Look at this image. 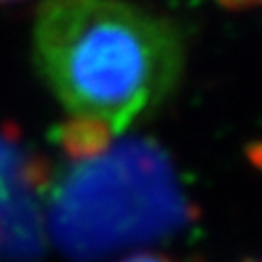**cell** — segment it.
Masks as SVG:
<instances>
[{
    "label": "cell",
    "instance_id": "1",
    "mask_svg": "<svg viewBox=\"0 0 262 262\" xmlns=\"http://www.w3.org/2000/svg\"><path fill=\"white\" fill-rule=\"evenodd\" d=\"M33 53L66 110L105 120L114 134L158 110L186 66L175 24L122 0H44Z\"/></svg>",
    "mask_w": 262,
    "mask_h": 262
},
{
    "label": "cell",
    "instance_id": "2",
    "mask_svg": "<svg viewBox=\"0 0 262 262\" xmlns=\"http://www.w3.org/2000/svg\"><path fill=\"white\" fill-rule=\"evenodd\" d=\"M192 219L194 206L168 153L144 138L75 162L48 192L51 238L77 262H96L134 245L168 238Z\"/></svg>",
    "mask_w": 262,
    "mask_h": 262
},
{
    "label": "cell",
    "instance_id": "3",
    "mask_svg": "<svg viewBox=\"0 0 262 262\" xmlns=\"http://www.w3.org/2000/svg\"><path fill=\"white\" fill-rule=\"evenodd\" d=\"M112 138L114 131L107 122L90 116H72L57 129V142L72 162L98 158L112 146Z\"/></svg>",
    "mask_w": 262,
    "mask_h": 262
},
{
    "label": "cell",
    "instance_id": "4",
    "mask_svg": "<svg viewBox=\"0 0 262 262\" xmlns=\"http://www.w3.org/2000/svg\"><path fill=\"white\" fill-rule=\"evenodd\" d=\"M216 3L229 11H249L262 7V0H216Z\"/></svg>",
    "mask_w": 262,
    "mask_h": 262
},
{
    "label": "cell",
    "instance_id": "5",
    "mask_svg": "<svg viewBox=\"0 0 262 262\" xmlns=\"http://www.w3.org/2000/svg\"><path fill=\"white\" fill-rule=\"evenodd\" d=\"M120 262H175V260L164 256V253H155V251H138V253H131V256L122 258Z\"/></svg>",
    "mask_w": 262,
    "mask_h": 262
},
{
    "label": "cell",
    "instance_id": "6",
    "mask_svg": "<svg viewBox=\"0 0 262 262\" xmlns=\"http://www.w3.org/2000/svg\"><path fill=\"white\" fill-rule=\"evenodd\" d=\"M0 3H20V0H0Z\"/></svg>",
    "mask_w": 262,
    "mask_h": 262
},
{
    "label": "cell",
    "instance_id": "7",
    "mask_svg": "<svg viewBox=\"0 0 262 262\" xmlns=\"http://www.w3.org/2000/svg\"><path fill=\"white\" fill-rule=\"evenodd\" d=\"M247 262H262V260H247Z\"/></svg>",
    "mask_w": 262,
    "mask_h": 262
}]
</instances>
